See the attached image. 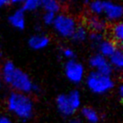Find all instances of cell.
<instances>
[{
    "mask_svg": "<svg viewBox=\"0 0 123 123\" xmlns=\"http://www.w3.org/2000/svg\"><path fill=\"white\" fill-rule=\"evenodd\" d=\"M103 6H104V1L101 0H94L89 4V12L93 15L100 16L103 14Z\"/></svg>",
    "mask_w": 123,
    "mask_h": 123,
    "instance_id": "ac0fdd59",
    "label": "cell"
},
{
    "mask_svg": "<svg viewBox=\"0 0 123 123\" xmlns=\"http://www.w3.org/2000/svg\"><path fill=\"white\" fill-rule=\"evenodd\" d=\"M99 54L102 55L106 58H109L117 49V45L109 39H104L99 45H98Z\"/></svg>",
    "mask_w": 123,
    "mask_h": 123,
    "instance_id": "7c38bea8",
    "label": "cell"
},
{
    "mask_svg": "<svg viewBox=\"0 0 123 123\" xmlns=\"http://www.w3.org/2000/svg\"><path fill=\"white\" fill-rule=\"evenodd\" d=\"M0 123H12V121L7 116H0Z\"/></svg>",
    "mask_w": 123,
    "mask_h": 123,
    "instance_id": "603a6c76",
    "label": "cell"
},
{
    "mask_svg": "<svg viewBox=\"0 0 123 123\" xmlns=\"http://www.w3.org/2000/svg\"><path fill=\"white\" fill-rule=\"evenodd\" d=\"M82 115L89 122L96 123L99 121V116L94 109L91 107H84L82 110Z\"/></svg>",
    "mask_w": 123,
    "mask_h": 123,
    "instance_id": "e0dca14e",
    "label": "cell"
},
{
    "mask_svg": "<svg viewBox=\"0 0 123 123\" xmlns=\"http://www.w3.org/2000/svg\"><path fill=\"white\" fill-rule=\"evenodd\" d=\"M89 37V30L85 26V25H78L74 31V34L71 36V39L77 43L84 42Z\"/></svg>",
    "mask_w": 123,
    "mask_h": 123,
    "instance_id": "9a60e30c",
    "label": "cell"
},
{
    "mask_svg": "<svg viewBox=\"0 0 123 123\" xmlns=\"http://www.w3.org/2000/svg\"><path fill=\"white\" fill-rule=\"evenodd\" d=\"M75 18L68 14H57L52 24L54 31L62 38H71L76 27L78 26Z\"/></svg>",
    "mask_w": 123,
    "mask_h": 123,
    "instance_id": "5b68a950",
    "label": "cell"
},
{
    "mask_svg": "<svg viewBox=\"0 0 123 123\" xmlns=\"http://www.w3.org/2000/svg\"><path fill=\"white\" fill-rule=\"evenodd\" d=\"M22 5V9L25 12H33L41 7V0H24Z\"/></svg>",
    "mask_w": 123,
    "mask_h": 123,
    "instance_id": "d6986e66",
    "label": "cell"
},
{
    "mask_svg": "<svg viewBox=\"0 0 123 123\" xmlns=\"http://www.w3.org/2000/svg\"><path fill=\"white\" fill-rule=\"evenodd\" d=\"M56 107L62 115L65 116H72L81 105L80 93L76 89L68 94H62L56 98Z\"/></svg>",
    "mask_w": 123,
    "mask_h": 123,
    "instance_id": "277c9868",
    "label": "cell"
},
{
    "mask_svg": "<svg viewBox=\"0 0 123 123\" xmlns=\"http://www.w3.org/2000/svg\"><path fill=\"white\" fill-rule=\"evenodd\" d=\"M61 1H68V0H60V2H61Z\"/></svg>",
    "mask_w": 123,
    "mask_h": 123,
    "instance_id": "f1b7e54d",
    "label": "cell"
},
{
    "mask_svg": "<svg viewBox=\"0 0 123 123\" xmlns=\"http://www.w3.org/2000/svg\"><path fill=\"white\" fill-rule=\"evenodd\" d=\"M11 4H22L24 0H9Z\"/></svg>",
    "mask_w": 123,
    "mask_h": 123,
    "instance_id": "484cf974",
    "label": "cell"
},
{
    "mask_svg": "<svg viewBox=\"0 0 123 123\" xmlns=\"http://www.w3.org/2000/svg\"><path fill=\"white\" fill-rule=\"evenodd\" d=\"M55 18H56V14H52V13H48L45 12L44 15H43L42 20L46 25H52L53 22L55 20Z\"/></svg>",
    "mask_w": 123,
    "mask_h": 123,
    "instance_id": "44dd1931",
    "label": "cell"
},
{
    "mask_svg": "<svg viewBox=\"0 0 123 123\" xmlns=\"http://www.w3.org/2000/svg\"><path fill=\"white\" fill-rule=\"evenodd\" d=\"M29 46L33 50L40 51L46 48L50 44V38L43 34H36L31 36L28 41Z\"/></svg>",
    "mask_w": 123,
    "mask_h": 123,
    "instance_id": "30bf717a",
    "label": "cell"
},
{
    "mask_svg": "<svg viewBox=\"0 0 123 123\" xmlns=\"http://www.w3.org/2000/svg\"><path fill=\"white\" fill-rule=\"evenodd\" d=\"M69 123H81V121H79V119H76V118H75V119L71 120L70 122H69Z\"/></svg>",
    "mask_w": 123,
    "mask_h": 123,
    "instance_id": "4316f807",
    "label": "cell"
},
{
    "mask_svg": "<svg viewBox=\"0 0 123 123\" xmlns=\"http://www.w3.org/2000/svg\"><path fill=\"white\" fill-rule=\"evenodd\" d=\"M45 12L57 14L60 12L62 4L60 0H41V7Z\"/></svg>",
    "mask_w": 123,
    "mask_h": 123,
    "instance_id": "2e32d148",
    "label": "cell"
},
{
    "mask_svg": "<svg viewBox=\"0 0 123 123\" xmlns=\"http://www.w3.org/2000/svg\"><path fill=\"white\" fill-rule=\"evenodd\" d=\"M85 26L88 30H90L92 32L101 33L105 31L107 28V23L105 19L101 18L100 16L96 15H88L85 19Z\"/></svg>",
    "mask_w": 123,
    "mask_h": 123,
    "instance_id": "9c48e42d",
    "label": "cell"
},
{
    "mask_svg": "<svg viewBox=\"0 0 123 123\" xmlns=\"http://www.w3.org/2000/svg\"><path fill=\"white\" fill-rule=\"evenodd\" d=\"M111 38L116 45H121L123 41V25L121 21L114 23L111 27Z\"/></svg>",
    "mask_w": 123,
    "mask_h": 123,
    "instance_id": "4fadbf2b",
    "label": "cell"
},
{
    "mask_svg": "<svg viewBox=\"0 0 123 123\" xmlns=\"http://www.w3.org/2000/svg\"><path fill=\"white\" fill-rule=\"evenodd\" d=\"M9 22L14 28L19 31H22L25 28L26 19L25 14L22 9L15 10L13 14H11L9 17Z\"/></svg>",
    "mask_w": 123,
    "mask_h": 123,
    "instance_id": "8fae6325",
    "label": "cell"
},
{
    "mask_svg": "<svg viewBox=\"0 0 123 123\" xmlns=\"http://www.w3.org/2000/svg\"><path fill=\"white\" fill-rule=\"evenodd\" d=\"M62 55H63L64 57H65L66 59H68V61L75 59L76 54L72 48H70V47L63 48L62 51Z\"/></svg>",
    "mask_w": 123,
    "mask_h": 123,
    "instance_id": "7402d4cb",
    "label": "cell"
},
{
    "mask_svg": "<svg viewBox=\"0 0 123 123\" xmlns=\"http://www.w3.org/2000/svg\"><path fill=\"white\" fill-rule=\"evenodd\" d=\"M118 94H119L120 98L123 97V86L121 85V84L119 86V88H118Z\"/></svg>",
    "mask_w": 123,
    "mask_h": 123,
    "instance_id": "d4e9b609",
    "label": "cell"
},
{
    "mask_svg": "<svg viewBox=\"0 0 123 123\" xmlns=\"http://www.w3.org/2000/svg\"><path fill=\"white\" fill-rule=\"evenodd\" d=\"M90 41L91 44L94 46H98V45L104 40V36L101 33H96V32H91L89 34V37H88Z\"/></svg>",
    "mask_w": 123,
    "mask_h": 123,
    "instance_id": "ffe728a7",
    "label": "cell"
},
{
    "mask_svg": "<svg viewBox=\"0 0 123 123\" xmlns=\"http://www.w3.org/2000/svg\"><path fill=\"white\" fill-rule=\"evenodd\" d=\"M7 106L10 112L23 121L29 120L33 115V101L25 94L15 91L11 93L8 97Z\"/></svg>",
    "mask_w": 123,
    "mask_h": 123,
    "instance_id": "7a4b0ae2",
    "label": "cell"
},
{
    "mask_svg": "<svg viewBox=\"0 0 123 123\" xmlns=\"http://www.w3.org/2000/svg\"><path fill=\"white\" fill-rule=\"evenodd\" d=\"M64 72L67 79L73 84H79L85 77L84 66L75 59L67 62L64 68Z\"/></svg>",
    "mask_w": 123,
    "mask_h": 123,
    "instance_id": "8992f818",
    "label": "cell"
},
{
    "mask_svg": "<svg viewBox=\"0 0 123 123\" xmlns=\"http://www.w3.org/2000/svg\"><path fill=\"white\" fill-rule=\"evenodd\" d=\"M89 64L94 69V71L99 73V74L111 76L113 73V68L108 61V58L105 57L99 53L93 55L89 58Z\"/></svg>",
    "mask_w": 123,
    "mask_h": 123,
    "instance_id": "52a82bcc",
    "label": "cell"
},
{
    "mask_svg": "<svg viewBox=\"0 0 123 123\" xmlns=\"http://www.w3.org/2000/svg\"><path fill=\"white\" fill-rule=\"evenodd\" d=\"M1 84H2V83H1V79H0V87H1Z\"/></svg>",
    "mask_w": 123,
    "mask_h": 123,
    "instance_id": "83f0119b",
    "label": "cell"
},
{
    "mask_svg": "<svg viewBox=\"0 0 123 123\" xmlns=\"http://www.w3.org/2000/svg\"><path fill=\"white\" fill-rule=\"evenodd\" d=\"M110 64L112 67L113 70H121L123 67V52L121 48L117 47L115 52L108 58Z\"/></svg>",
    "mask_w": 123,
    "mask_h": 123,
    "instance_id": "5bb4252c",
    "label": "cell"
},
{
    "mask_svg": "<svg viewBox=\"0 0 123 123\" xmlns=\"http://www.w3.org/2000/svg\"><path fill=\"white\" fill-rule=\"evenodd\" d=\"M105 15V20L112 22L113 24L119 22L123 14L122 6L111 1H104L103 14Z\"/></svg>",
    "mask_w": 123,
    "mask_h": 123,
    "instance_id": "ba28073f",
    "label": "cell"
},
{
    "mask_svg": "<svg viewBox=\"0 0 123 123\" xmlns=\"http://www.w3.org/2000/svg\"><path fill=\"white\" fill-rule=\"evenodd\" d=\"M2 77L4 82L15 92L27 94L40 91L39 85L34 84L31 77L22 69L16 67L11 61H7L3 66Z\"/></svg>",
    "mask_w": 123,
    "mask_h": 123,
    "instance_id": "6da1fadb",
    "label": "cell"
},
{
    "mask_svg": "<svg viewBox=\"0 0 123 123\" xmlns=\"http://www.w3.org/2000/svg\"><path fill=\"white\" fill-rule=\"evenodd\" d=\"M9 4H10L9 0H0V8L4 7V6L8 5Z\"/></svg>",
    "mask_w": 123,
    "mask_h": 123,
    "instance_id": "cb8c5ba5",
    "label": "cell"
},
{
    "mask_svg": "<svg viewBox=\"0 0 123 123\" xmlns=\"http://www.w3.org/2000/svg\"><path fill=\"white\" fill-rule=\"evenodd\" d=\"M86 85L94 94H104L113 89L115 81L111 76L92 71L86 77Z\"/></svg>",
    "mask_w": 123,
    "mask_h": 123,
    "instance_id": "3957f363",
    "label": "cell"
}]
</instances>
